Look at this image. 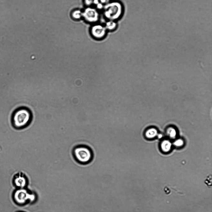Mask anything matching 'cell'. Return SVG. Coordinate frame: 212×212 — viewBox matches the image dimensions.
I'll list each match as a JSON object with an SVG mask.
<instances>
[{"mask_svg": "<svg viewBox=\"0 0 212 212\" xmlns=\"http://www.w3.org/2000/svg\"><path fill=\"white\" fill-rule=\"evenodd\" d=\"M174 145L177 146H180L183 145V141L179 139L176 140L174 142Z\"/></svg>", "mask_w": 212, "mask_h": 212, "instance_id": "cell-14", "label": "cell"}, {"mask_svg": "<svg viewBox=\"0 0 212 212\" xmlns=\"http://www.w3.org/2000/svg\"><path fill=\"white\" fill-rule=\"evenodd\" d=\"M168 133L171 137H174L176 134L175 130L173 128H170L169 129Z\"/></svg>", "mask_w": 212, "mask_h": 212, "instance_id": "cell-13", "label": "cell"}, {"mask_svg": "<svg viewBox=\"0 0 212 212\" xmlns=\"http://www.w3.org/2000/svg\"><path fill=\"white\" fill-rule=\"evenodd\" d=\"M112 0H99V2L104 5L109 2H110Z\"/></svg>", "mask_w": 212, "mask_h": 212, "instance_id": "cell-16", "label": "cell"}, {"mask_svg": "<svg viewBox=\"0 0 212 212\" xmlns=\"http://www.w3.org/2000/svg\"><path fill=\"white\" fill-rule=\"evenodd\" d=\"M171 144L169 141H165L163 142L161 145L162 150L165 152L169 151L170 149Z\"/></svg>", "mask_w": 212, "mask_h": 212, "instance_id": "cell-12", "label": "cell"}, {"mask_svg": "<svg viewBox=\"0 0 212 212\" xmlns=\"http://www.w3.org/2000/svg\"><path fill=\"white\" fill-rule=\"evenodd\" d=\"M157 134V131L154 128L147 130L144 132V136L147 138H151L155 137Z\"/></svg>", "mask_w": 212, "mask_h": 212, "instance_id": "cell-10", "label": "cell"}, {"mask_svg": "<svg viewBox=\"0 0 212 212\" xmlns=\"http://www.w3.org/2000/svg\"></svg>", "mask_w": 212, "mask_h": 212, "instance_id": "cell-18", "label": "cell"}, {"mask_svg": "<svg viewBox=\"0 0 212 212\" xmlns=\"http://www.w3.org/2000/svg\"><path fill=\"white\" fill-rule=\"evenodd\" d=\"M101 12L94 7H86L82 10V19L90 25L99 22Z\"/></svg>", "mask_w": 212, "mask_h": 212, "instance_id": "cell-4", "label": "cell"}, {"mask_svg": "<svg viewBox=\"0 0 212 212\" xmlns=\"http://www.w3.org/2000/svg\"><path fill=\"white\" fill-rule=\"evenodd\" d=\"M125 11L123 3L119 0H112L104 5L101 12L106 20L118 21L123 17Z\"/></svg>", "mask_w": 212, "mask_h": 212, "instance_id": "cell-1", "label": "cell"}, {"mask_svg": "<svg viewBox=\"0 0 212 212\" xmlns=\"http://www.w3.org/2000/svg\"><path fill=\"white\" fill-rule=\"evenodd\" d=\"M89 33L94 40L101 41L104 39L108 33L103 23L99 22L90 25Z\"/></svg>", "mask_w": 212, "mask_h": 212, "instance_id": "cell-5", "label": "cell"}, {"mask_svg": "<svg viewBox=\"0 0 212 212\" xmlns=\"http://www.w3.org/2000/svg\"><path fill=\"white\" fill-rule=\"evenodd\" d=\"M72 18L76 20H79L82 19V10L76 9L73 11L71 13Z\"/></svg>", "mask_w": 212, "mask_h": 212, "instance_id": "cell-9", "label": "cell"}, {"mask_svg": "<svg viewBox=\"0 0 212 212\" xmlns=\"http://www.w3.org/2000/svg\"><path fill=\"white\" fill-rule=\"evenodd\" d=\"M211 180V177H207L205 181V184L208 186H211V183L209 182V180Z\"/></svg>", "mask_w": 212, "mask_h": 212, "instance_id": "cell-15", "label": "cell"}, {"mask_svg": "<svg viewBox=\"0 0 212 212\" xmlns=\"http://www.w3.org/2000/svg\"><path fill=\"white\" fill-rule=\"evenodd\" d=\"M72 154L74 160L81 165L89 163L93 158V153L91 149L82 144H79L73 148Z\"/></svg>", "mask_w": 212, "mask_h": 212, "instance_id": "cell-3", "label": "cell"}, {"mask_svg": "<svg viewBox=\"0 0 212 212\" xmlns=\"http://www.w3.org/2000/svg\"><path fill=\"white\" fill-rule=\"evenodd\" d=\"M158 137L159 138H161L162 137V135H161V134H159L158 135Z\"/></svg>", "mask_w": 212, "mask_h": 212, "instance_id": "cell-17", "label": "cell"}, {"mask_svg": "<svg viewBox=\"0 0 212 212\" xmlns=\"http://www.w3.org/2000/svg\"><path fill=\"white\" fill-rule=\"evenodd\" d=\"M13 198L15 202L18 205H23L27 201H33L35 198L34 194L29 193L24 189L18 188L15 191L13 195Z\"/></svg>", "mask_w": 212, "mask_h": 212, "instance_id": "cell-6", "label": "cell"}, {"mask_svg": "<svg viewBox=\"0 0 212 212\" xmlns=\"http://www.w3.org/2000/svg\"><path fill=\"white\" fill-rule=\"evenodd\" d=\"M85 7L92 6L95 7L100 2L99 0H83Z\"/></svg>", "mask_w": 212, "mask_h": 212, "instance_id": "cell-11", "label": "cell"}, {"mask_svg": "<svg viewBox=\"0 0 212 212\" xmlns=\"http://www.w3.org/2000/svg\"><path fill=\"white\" fill-rule=\"evenodd\" d=\"M33 115L29 108L19 107L13 112L11 118L13 127L16 129H21L28 127L31 122Z\"/></svg>", "mask_w": 212, "mask_h": 212, "instance_id": "cell-2", "label": "cell"}, {"mask_svg": "<svg viewBox=\"0 0 212 212\" xmlns=\"http://www.w3.org/2000/svg\"><path fill=\"white\" fill-rule=\"evenodd\" d=\"M103 24L108 32H112L116 31L118 27V21L106 20Z\"/></svg>", "mask_w": 212, "mask_h": 212, "instance_id": "cell-8", "label": "cell"}, {"mask_svg": "<svg viewBox=\"0 0 212 212\" xmlns=\"http://www.w3.org/2000/svg\"><path fill=\"white\" fill-rule=\"evenodd\" d=\"M13 183L18 188H24L27 184V180L23 174L18 173L15 174L13 178Z\"/></svg>", "mask_w": 212, "mask_h": 212, "instance_id": "cell-7", "label": "cell"}]
</instances>
